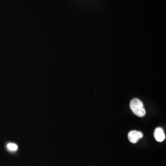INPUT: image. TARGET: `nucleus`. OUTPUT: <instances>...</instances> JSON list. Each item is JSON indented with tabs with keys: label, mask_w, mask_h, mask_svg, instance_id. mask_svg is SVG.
<instances>
[{
	"label": "nucleus",
	"mask_w": 166,
	"mask_h": 166,
	"mask_svg": "<svg viewBox=\"0 0 166 166\" xmlns=\"http://www.w3.org/2000/svg\"><path fill=\"white\" fill-rule=\"evenodd\" d=\"M130 106L134 114L137 116L143 117L146 115V110L144 104L139 99L137 98L133 99L131 101Z\"/></svg>",
	"instance_id": "nucleus-1"
},
{
	"label": "nucleus",
	"mask_w": 166,
	"mask_h": 166,
	"mask_svg": "<svg viewBox=\"0 0 166 166\" xmlns=\"http://www.w3.org/2000/svg\"><path fill=\"white\" fill-rule=\"evenodd\" d=\"M143 137V133L137 131L133 130L130 132L128 135V139L133 144L137 143L139 139Z\"/></svg>",
	"instance_id": "nucleus-2"
},
{
	"label": "nucleus",
	"mask_w": 166,
	"mask_h": 166,
	"mask_svg": "<svg viewBox=\"0 0 166 166\" xmlns=\"http://www.w3.org/2000/svg\"><path fill=\"white\" fill-rule=\"evenodd\" d=\"M154 135L155 140L160 142L164 141L166 137L164 131L162 128L160 127H158L155 130Z\"/></svg>",
	"instance_id": "nucleus-3"
},
{
	"label": "nucleus",
	"mask_w": 166,
	"mask_h": 166,
	"mask_svg": "<svg viewBox=\"0 0 166 166\" xmlns=\"http://www.w3.org/2000/svg\"><path fill=\"white\" fill-rule=\"evenodd\" d=\"M7 149L11 151H15L18 150L17 145L14 143H8L7 144Z\"/></svg>",
	"instance_id": "nucleus-4"
}]
</instances>
